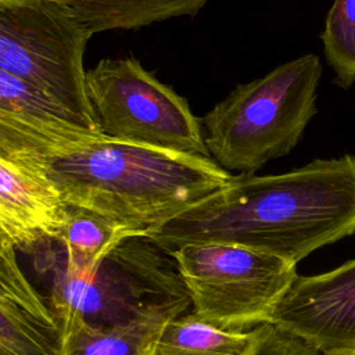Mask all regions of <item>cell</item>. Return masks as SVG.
Instances as JSON below:
<instances>
[{"mask_svg": "<svg viewBox=\"0 0 355 355\" xmlns=\"http://www.w3.org/2000/svg\"><path fill=\"white\" fill-rule=\"evenodd\" d=\"M94 33L58 0L0 1V69L33 86L103 133L83 57Z\"/></svg>", "mask_w": 355, "mask_h": 355, "instance_id": "cell-5", "label": "cell"}, {"mask_svg": "<svg viewBox=\"0 0 355 355\" xmlns=\"http://www.w3.org/2000/svg\"><path fill=\"white\" fill-rule=\"evenodd\" d=\"M184 283L193 312L208 323L244 331L270 323L295 277L297 263L232 243H187L168 252Z\"/></svg>", "mask_w": 355, "mask_h": 355, "instance_id": "cell-6", "label": "cell"}, {"mask_svg": "<svg viewBox=\"0 0 355 355\" xmlns=\"http://www.w3.org/2000/svg\"><path fill=\"white\" fill-rule=\"evenodd\" d=\"M245 355H324V352L272 323H263L252 329V340Z\"/></svg>", "mask_w": 355, "mask_h": 355, "instance_id": "cell-17", "label": "cell"}, {"mask_svg": "<svg viewBox=\"0 0 355 355\" xmlns=\"http://www.w3.org/2000/svg\"><path fill=\"white\" fill-rule=\"evenodd\" d=\"M53 243L31 254L36 269L50 275L49 305L57 318L111 327L148 318L172 319L191 305L175 261L147 236L122 241L87 276L67 272Z\"/></svg>", "mask_w": 355, "mask_h": 355, "instance_id": "cell-3", "label": "cell"}, {"mask_svg": "<svg viewBox=\"0 0 355 355\" xmlns=\"http://www.w3.org/2000/svg\"><path fill=\"white\" fill-rule=\"evenodd\" d=\"M136 236H147V232L94 211L69 205L57 243L62 248L65 270L87 276L122 241Z\"/></svg>", "mask_w": 355, "mask_h": 355, "instance_id": "cell-12", "label": "cell"}, {"mask_svg": "<svg viewBox=\"0 0 355 355\" xmlns=\"http://www.w3.org/2000/svg\"><path fill=\"white\" fill-rule=\"evenodd\" d=\"M43 162L68 205L147 234L232 178L214 158L108 136Z\"/></svg>", "mask_w": 355, "mask_h": 355, "instance_id": "cell-2", "label": "cell"}, {"mask_svg": "<svg viewBox=\"0 0 355 355\" xmlns=\"http://www.w3.org/2000/svg\"><path fill=\"white\" fill-rule=\"evenodd\" d=\"M324 355H355V349H343V351H331Z\"/></svg>", "mask_w": 355, "mask_h": 355, "instance_id": "cell-18", "label": "cell"}, {"mask_svg": "<svg viewBox=\"0 0 355 355\" xmlns=\"http://www.w3.org/2000/svg\"><path fill=\"white\" fill-rule=\"evenodd\" d=\"M322 72L309 53L237 85L201 118L211 157L226 171L252 173L290 154L318 112Z\"/></svg>", "mask_w": 355, "mask_h": 355, "instance_id": "cell-4", "label": "cell"}, {"mask_svg": "<svg viewBox=\"0 0 355 355\" xmlns=\"http://www.w3.org/2000/svg\"><path fill=\"white\" fill-rule=\"evenodd\" d=\"M68 207L43 159L0 153V241L28 252L57 243Z\"/></svg>", "mask_w": 355, "mask_h": 355, "instance_id": "cell-10", "label": "cell"}, {"mask_svg": "<svg viewBox=\"0 0 355 355\" xmlns=\"http://www.w3.org/2000/svg\"><path fill=\"white\" fill-rule=\"evenodd\" d=\"M334 83L348 89L355 83V0H334L320 35Z\"/></svg>", "mask_w": 355, "mask_h": 355, "instance_id": "cell-16", "label": "cell"}, {"mask_svg": "<svg viewBox=\"0 0 355 355\" xmlns=\"http://www.w3.org/2000/svg\"><path fill=\"white\" fill-rule=\"evenodd\" d=\"M252 329L236 331L216 327L198 315L169 319L158 337V355H245Z\"/></svg>", "mask_w": 355, "mask_h": 355, "instance_id": "cell-15", "label": "cell"}, {"mask_svg": "<svg viewBox=\"0 0 355 355\" xmlns=\"http://www.w3.org/2000/svg\"><path fill=\"white\" fill-rule=\"evenodd\" d=\"M93 33L135 31L178 17H194L209 0H58Z\"/></svg>", "mask_w": 355, "mask_h": 355, "instance_id": "cell-14", "label": "cell"}, {"mask_svg": "<svg viewBox=\"0 0 355 355\" xmlns=\"http://www.w3.org/2000/svg\"><path fill=\"white\" fill-rule=\"evenodd\" d=\"M0 355H62V326L0 241Z\"/></svg>", "mask_w": 355, "mask_h": 355, "instance_id": "cell-11", "label": "cell"}, {"mask_svg": "<svg viewBox=\"0 0 355 355\" xmlns=\"http://www.w3.org/2000/svg\"><path fill=\"white\" fill-rule=\"evenodd\" d=\"M62 326V355H158V337L166 318L96 327L76 318H58Z\"/></svg>", "mask_w": 355, "mask_h": 355, "instance_id": "cell-13", "label": "cell"}, {"mask_svg": "<svg viewBox=\"0 0 355 355\" xmlns=\"http://www.w3.org/2000/svg\"><path fill=\"white\" fill-rule=\"evenodd\" d=\"M104 136L33 86L0 69V153L46 161Z\"/></svg>", "mask_w": 355, "mask_h": 355, "instance_id": "cell-9", "label": "cell"}, {"mask_svg": "<svg viewBox=\"0 0 355 355\" xmlns=\"http://www.w3.org/2000/svg\"><path fill=\"white\" fill-rule=\"evenodd\" d=\"M270 323L324 354L355 349V259L320 275H298Z\"/></svg>", "mask_w": 355, "mask_h": 355, "instance_id": "cell-8", "label": "cell"}, {"mask_svg": "<svg viewBox=\"0 0 355 355\" xmlns=\"http://www.w3.org/2000/svg\"><path fill=\"white\" fill-rule=\"evenodd\" d=\"M0 1H1V0H0Z\"/></svg>", "mask_w": 355, "mask_h": 355, "instance_id": "cell-19", "label": "cell"}, {"mask_svg": "<svg viewBox=\"0 0 355 355\" xmlns=\"http://www.w3.org/2000/svg\"><path fill=\"white\" fill-rule=\"evenodd\" d=\"M355 234V155L313 159L279 175L232 176L220 189L154 227L169 252L187 243H232L294 263Z\"/></svg>", "mask_w": 355, "mask_h": 355, "instance_id": "cell-1", "label": "cell"}, {"mask_svg": "<svg viewBox=\"0 0 355 355\" xmlns=\"http://www.w3.org/2000/svg\"><path fill=\"white\" fill-rule=\"evenodd\" d=\"M86 85L105 136L212 158L189 100L136 57L101 58L87 69Z\"/></svg>", "mask_w": 355, "mask_h": 355, "instance_id": "cell-7", "label": "cell"}]
</instances>
